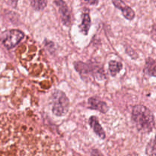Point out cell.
Listing matches in <instances>:
<instances>
[{
  "mask_svg": "<svg viewBox=\"0 0 156 156\" xmlns=\"http://www.w3.org/2000/svg\"><path fill=\"white\" fill-rule=\"evenodd\" d=\"M53 3L57 8L62 24L67 27L71 26L73 21V14L66 2L64 0H54Z\"/></svg>",
  "mask_w": 156,
  "mask_h": 156,
  "instance_id": "5",
  "label": "cell"
},
{
  "mask_svg": "<svg viewBox=\"0 0 156 156\" xmlns=\"http://www.w3.org/2000/svg\"><path fill=\"white\" fill-rule=\"evenodd\" d=\"M89 9H84L82 13V23L79 25V30L84 35H88L89 29L91 27V21L89 14Z\"/></svg>",
  "mask_w": 156,
  "mask_h": 156,
  "instance_id": "8",
  "label": "cell"
},
{
  "mask_svg": "<svg viewBox=\"0 0 156 156\" xmlns=\"http://www.w3.org/2000/svg\"><path fill=\"white\" fill-rule=\"evenodd\" d=\"M9 4L12 6V7L15 8L17 6V3H18V0H9Z\"/></svg>",
  "mask_w": 156,
  "mask_h": 156,
  "instance_id": "16",
  "label": "cell"
},
{
  "mask_svg": "<svg viewBox=\"0 0 156 156\" xmlns=\"http://www.w3.org/2000/svg\"><path fill=\"white\" fill-rule=\"evenodd\" d=\"M151 37L156 43V24H154L151 30Z\"/></svg>",
  "mask_w": 156,
  "mask_h": 156,
  "instance_id": "14",
  "label": "cell"
},
{
  "mask_svg": "<svg viewBox=\"0 0 156 156\" xmlns=\"http://www.w3.org/2000/svg\"><path fill=\"white\" fill-rule=\"evenodd\" d=\"M24 37V34L23 31L18 29H11L3 32L0 40L4 47L10 50L16 47Z\"/></svg>",
  "mask_w": 156,
  "mask_h": 156,
  "instance_id": "4",
  "label": "cell"
},
{
  "mask_svg": "<svg viewBox=\"0 0 156 156\" xmlns=\"http://www.w3.org/2000/svg\"><path fill=\"white\" fill-rule=\"evenodd\" d=\"M88 123H89L90 127L93 129L94 133H95L100 139L105 140V137H106V133H105V130H104L101 125L99 123L97 117H96L95 116H91L89 118Z\"/></svg>",
  "mask_w": 156,
  "mask_h": 156,
  "instance_id": "9",
  "label": "cell"
},
{
  "mask_svg": "<svg viewBox=\"0 0 156 156\" xmlns=\"http://www.w3.org/2000/svg\"><path fill=\"white\" fill-rule=\"evenodd\" d=\"M131 118L137 130L143 133H149L155 127V118L149 108L136 105L133 108Z\"/></svg>",
  "mask_w": 156,
  "mask_h": 156,
  "instance_id": "1",
  "label": "cell"
},
{
  "mask_svg": "<svg viewBox=\"0 0 156 156\" xmlns=\"http://www.w3.org/2000/svg\"><path fill=\"white\" fill-rule=\"evenodd\" d=\"M146 153L148 155H156V136L152 139L147 144Z\"/></svg>",
  "mask_w": 156,
  "mask_h": 156,
  "instance_id": "13",
  "label": "cell"
},
{
  "mask_svg": "<svg viewBox=\"0 0 156 156\" xmlns=\"http://www.w3.org/2000/svg\"><path fill=\"white\" fill-rule=\"evenodd\" d=\"M144 73L150 77H156V59L151 57L146 59Z\"/></svg>",
  "mask_w": 156,
  "mask_h": 156,
  "instance_id": "10",
  "label": "cell"
},
{
  "mask_svg": "<svg viewBox=\"0 0 156 156\" xmlns=\"http://www.w3.org/2000/svg\"><path fill=\"white\" fill-rule=\"evenodd\" d=\"M73 65L75 69L80 75L82 80L85 82H89L91 79L101 81L106 79L104 67H102L100 64L91 61H88V62L76 61Z\"/></svg>",
  "mask_w": 156,
  "mask_h": 156,
  "instance_id": "2",
  "label": "cell"
},
{
  "mask_svg": "<svg viewBox=\"0 0 156 156\" xmlns=\"http://www.w3.org/2000/svg\"><path fill=\"white\" fill-rule=\"evenodd\" d=\"M82 1L85 2L91 5H97L99 2V0H82Z\"/></svg>",
  "mask_w": 156,
  "mask_h": 156,
  "instance_id": "15",
  "label": "cell"
},
{
  "mask_svg": "<svg viewBox=\"0 0 156 156\" xmlns=\"http://www.w3.org/2000/svg\"><path fill=\"white\" fill-rule=\"evenodd\" d=\"M52 112L56 117H63L69 110V99L63 91L55 89L50 97Z\"/></svg>",
  "mask_w": 156,
  "mask_h": 156,
  "instance_id": "3",
  "label": "cell"
},
{
  "mask_svg": "<svg viewBox=\"0 0 156 156\" xmlns=\"http://www.w3.org/2000/svg\"><path fill=\"white\" fill-rule=\"evenodd\" d=\"M108 69H109L110 74L111 76L114 77L117 76L123 69V64L122 62H118L116 60H111L108 63Z\"/></svg>",
  "mask_w": 156,
  "mask_h": 156,
  "instance_id": "11",
  "label": "cell"
},
{
  "mask_svg": "<svg viewBox=\"0 0 156 156\" xmlns=\"http://www.w3.org/2000/svg\"><path fill=\"white\" fill-rule=\"evenodd\" d=\"M152 2H153L154 5H155V8H156V0H152Z\"/></svg>",
  "mask_w": 156,
  "mask_h": 156,
  "instance_id": "17",
  "label": "cell"
},
{
  "mask_svg": "<svg viewBox=\"0 0 156 156\" xmlns=\"http://www.w3.org/2000/svg\"><path fill=\"white\" fill-rule=\"evenodd\" d=\"M111 1H112V3L114 5V7H116L117 9H120L121 11L123 17L126 20L132 21V20L134 19L136 16L135 12H134V10L130 6L126 5L124 0H111Z\"/></svg>",
  "mask_w": 156,
  "mask_h": 156,
  "instance_id": "6",
  "label": "cell"
},
{
  "mask_svg": "<svg viewBox=\"0 0 156 156\" xmlns=\"http://www.w3.org/2000/svg\"><path fill=\"white\" fill-rule=\"evenodd\" d=\"M88 108L91 110H95L102 114H106L109 111V107L103 101L97 98L96 97H91L88 100Z\"/></svg>",
  "mask_w": 156,
  "mask_h": 156,
  "instance_id": "7",
  "label": "cell"
},
{
  "mask_svg": "<svg viewBox=\"0 0 156 156\" xmlns=\"http://www.w3.org/2000/svg\"><path fill=\"white\" fill-rule=\"evenodd\" d=\"M30 6L36 11H42L47 7V0H29Z\"/></svg>",
  "mask_w": 156,
  "mask_h": 156,
  "instance_id": "12",
  "label": "cell"
}]
</instances>
